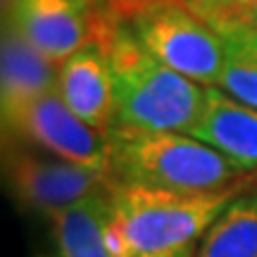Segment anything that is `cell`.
I'll return each mask as SVG.
<instances>
[{
  "label": "cell",
  "mask_w": 257,
  "mask_h": 257,
  "mask_svg": "<svg viewBox=\"0 0 257 257\" xmlns=\"http://www.w3.org/2000/svg\"><path fill=\"white\" fill-rule=\"evenodd\" d=\"M240 193H245V181L210 193L110 184L107 238L112 255H160L193 243L207 233Z\"/></svg>",
  "instance_id": "1"
},
{
  "label": "cell",
  "mask_w": 257,
  "mask_h": 257,
  "mask_svg": "<svg viewBox=\"0 0 257 257\" xmlns=\"http://www.w3.org/2000/svg\"><path fill=\"white\" fill-rule=\"evenodd\" d=\"M100 46L110 60L114 126L188 134L207 102V88L150 55L117 15Z\"/></svg>",
  "instance_id": "2"
},
{
  "label": "cell",
  "mask_w": 257,
  "mask_h": 257,
  "mask_svg": "<svg viewBox=\"0 0 257 257\" xmlns=\"http://www.w3.org/2000/svg\"><path fill=\"white\" fill-rule=\"evenodd\" d=\"M107 174L112 184L191 193L224 191L248 176L229 157L188 134L126 126L107 131Z\"/></svg>",
  "instance_id": "3"
},
{
  "label": "cell",
  "mask_w": 257,
  "mask_h": 257,
  "mask_svg": "<svg viewBox=\"0 0 257 257\" xmlns=\"http://www.w3.org/2000/svg\"><path fill=\"white\" fill-rule=\"evenodd\" d=\"M119 22L162 64L202 86L224 69L219 31L186 0H107Z\"/></svg>",
  "instance_id": "4"
},
{
  "label": "cell",
  "mask_w": 257,
  "mask_h": 257,
  "mask_svg": "<svg viewBox=\"0 0 257 257\" xmlns=\"http://www.w3.org/2000/svg\"><path fill=\"white\" fill-rule=\"evenodd\" d=\"M3 160L5 181L12 198L22 207L48 219L98 193L110 191L112 184L107 172L79 165L17 141H5Z\"/></svg>",
  "instance_id": "5"
},
{
  "label": "cell",
  "mask_w": 257,
  "mask_h": 257,
  "mask_svg": "<svg viewBox=\"0 0 257 257\" xmlns=\"http://www.w3.org/2000/svg\"><path fill=\"white\" fill-rule=\"evenodd\" d=\"M5 24L41 55L62 64L91 43H102L114 24L107 0H8Z\"/></svg>",
  "instance_id": "6"
},
{
  "label": "cell",
  "mask_w": 257,
  "mask_h": 257,
  "mask_svg": "<svg viewBox=\"0 0 257 257\" xmlns=\"http://www.w3.org/2000/svg\"><path fill=\"white\" fill-rule=\"evenodd\" d=\"M3 138L107 172V134L79 119L57 88L38 95L3 119Z\"/></svg>",
  "instance_id": "7"
},
{
  "label": "cell",
  "mask_w": 257,
  "mask_h": 257,
  "mask_svg": "<svg viewBox=\"0 0 257 257\" xmlns=\"http://www.w3.org/2000/svg\"><path fill=\"white\" fill-rule=\"evenodd\" d=\"M57 93L88 126L107 134L114 126V91L107 53L100 43L81 48L57 69Z\"/></svg>",
  "instance_id": "8"
},
{
  "label": "cell",
  "mask_w": 257,
  "mask_h": 257,
  "mask_svg": "<svg viewBox=\"0 0 257 257\" xmlns=\"http://www.w3.org/2000/svg\"><path fill=\"white\" fill-rule=\"evenodd\" d=\"M188 136L229 157L245 174L257 169V110L231 98L221 88L207 86V102L188 128Z\"/></svg>",
  "instance_id": "9"
},
{
  "label": "cell",
  "mask_w": 257,
  "mask_h": 257,
  "mask_svg": "<svg viewBox=\"0 0 257 257\" xmlns=\"http://www.w3.org/2000/svg\"><path fill=\"white\" fill-rule=\"evenodd\" d=\"M60 64L41 55L36 48L27 43L15 29L5 24L3 29V86H0V110L3 119L12 117L27 102L38 95L57 88Z\"/></svg>",
  "instance_id": "10"
},
{
  "label": "cell",
  "mask_w": 257,
  "mask_h": 257,
  "mask_svg": "<svg viewBox=\"0 0 257 257\" xmlns=\"http://www.w3.org/2000/svg\"><path fill=\"white\" fill-rule=\"evenodd\" d=\"M207 22L224 41V69L217 86L257 110V29L243 15L210 17Z\"/></svg>",
  "instance_id": "11"
},
{
  "label": "cell",
  "mask_w": 257,
  "mask_h": 257,
  "mask_svg": "<svg viewBox=\"0 0 257 257\" xmlns=\"http://www.w3.org/2000/svg\"><path fill=\"white\" fill-rule=\"evenodd\" d=\"M57 257H114L110 250V191L53 217Z\"/></svg>",
  "instance_id": "12"
},
{
  "label": "cell",
  "mask_w": 257,
  "mask_h": 257,
  "mask_svg": "<svg viewBox=\"0 0 257 257\" xmlns=\"http://www.w3.org/2000/svg\"><path fill=\"white\" fill-rule=\"evenodd\" d=\"M195 257H257V193H240L202 236Z\"/></svg>",
  "instance_id": "13"
},
{
  "label": "cell",
  "mask_w": 257,
  "mask_h": 257,
  "mask_svg": "<svg viewBox=\"0 0 257 257\" xmlns=\"http://www.w3.org/2000/svg\"><path fill=\"white\" fill-rule=\"evenodd\" d=\"M188 3V0H186ZM193 8L200 12L205 19L210 17H229V15H243L250 10L257 8V0H217L210 5H193Z\"/></svg>",
  "instance_id": "14"
},
{
  "label": "cell",
  "mask_w": 257,
  "mask_h": 257,
  "mask_svg": "<svg viewBox=\"0 0 257 257\" xmlns=\"http://www.w3.org/2000/svg\"><path fill=\"white\" fill-rule=\"evenodd\" d=\"M198 255V240L193 243H186L181 248L169 250V252H160V255H146V257H195Z\"/></svg>",
  "instance_id": "15"
},
{
  "label": "cell",
  "mask_w": 257,
  "mask_h": 257,
  "mask_svg": "<svg viewBox=\"0 0 257 257\" xmlns=\"http://www.w3.org/2000/svg\"><path fill=\"white\" fill-rule=\"evenodd\" d=\"M245 193H257V169L245 176Z\"/></svg>",
  "instance_id": "16"
},
{
  "label": "cell",
  "mask_w": 257,
  "mask_h": 257,
  "mask_svg": "<svg viewBox=\"0 0 257 257\" xmlns=\"http://www.w3.org/2000/svg\"><path fill=\"white\" fill-rule=\"evenodd\" d=\"M231 17V15H229ZM243 17H248L250 19V24H252V27L257 29V8L255 10H250V12H243Z\"/></svg>",
  "instance_id": "17"
},
{
  "label": "cell",
  "mask_w": 257,
  "mask_h": 257,
  "mask_svg": "<svg viewBox=\"0 0 257 257\" xmlns=\"http://www.w3.org/2000/svg\"><path fill=\"white\" fill-rule=\"evenodd\" d=\"M191 5H210V3H217V0H188Z\"/></svg>",
  "instance_id": "18"
}]
</instances>
